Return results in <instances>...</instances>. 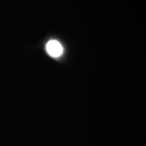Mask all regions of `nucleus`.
<instances>
[{
	"mask_svg": "<svg viewBox=\"0 0 146 146\" xmlns=\"http://www.w3.org/2000/svg\"><path fill=\"white\" fill-rule=\"evenodd\" d=\"M46 50L48 54L52 57H59L63 53V47L61 44L55 40H51L47 43Z\"/></svg>",
	"mask_w": 146,
	"mask_h": 146,
	"instance_id": "obj_1",
	"label": "nucleus"
}]
</instances>
